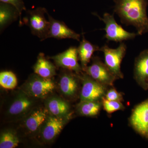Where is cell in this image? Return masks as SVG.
Listing matches in <instances>:
<instances>
[{"instance_id":"6da1fadb","label":"cell","mask_w":148,"mask_h":148,"mask_svg":"<svg viewBox=\"0 0 148 148\" xmlns=\"http://www.w3.org/2000/svg\"><path fill=\"white\" fill-rule=\"evenodd\" d=\"M114 12L126 25H132L138 34L148 32L146 0H114Z\"/></svg>"},{"instance_id":"7a4b0ae2","label":"cell","mask_w":148,"mask_h":148,"mask_svg":"<svg viewBox=\"0 0 148 148\" xmlns=\"http://www.w3.org/2000/svg\"><path fill=\"white\" fill-rule=\"evenodd\" d=\"M47 12L45 8L41 7L29 10L24 20L32 34L38 37L41 41L47 39L49 31L50 22L45 16Z\"/></svg>"},{"instance_id":"3957f363","label":"cell","mask_w":148,"mask_h":148,"mask_svg":"<svg viewBox=\"0 0 148 148\" xmlns=\"http://www.w3.org/2000/svg\"><path fill=\"white\" fill-rule=\"evenodd\" d=\"M94 14L105 23V38L109 41L121 42L123 41L133 39L138 35V34L127 32L123 29L117 23L113 14L106 12L103 14V17H100L96 14L94 13Z\"/></svg>"},{"instance_id":"277c9868","label":"cell","mask_w":148,"mask_h":148,"mask_svg":"<svg viewBox=\"0 0 148 148\" xmlns=\"http://www.w3.org/2000/svg\"><path fill=\"white\" fill-rule=\"evenodd\" d=\"M127 50V46L121 42L116 49L110 48L105 45L100 48V51L103 52L105 56V64L114 74L116 79L123 78L121 65Z\"/></svg>"},{"instance_id":"5b68a950","label":"cell","mask_w":148,"mask_h":148,"mask_svg":"<svg viewBox=\"0 0 148 148\" xmlns=\"http://www.w3.org/2000/svg\"><path fill=\"white\" fill-rule=\"evenodd\" d=\"M55 85L51 78H45L37 74L32 76L26 83L24 92L34 98H45L53 92Z\"/></svg>"},{"instance_id":"8992f818","label":"cell","mask_w":148,"mask_h":148,"mask_svg":"<svg viewBox=\"0 0 148 148\" xmlns=\"http://www.w3.org/2000/svg\"><path fill=\"white\" fill-rule=\"evenodd\" d=\"M83 71L93 79L105 86L112 85L116 79L106 64L97 57L93 58L92 64Z\"/></svg>"},{"instance_id":"52a82bcc","label":"cell","mask_w":148,"mask_h":148,"mask_svg":"<svg viewBox=\"0 0 148 148\" xmlns=\"http://www.w3.org/2000/svg\"><path fill=\"white\" fill-rule=\"evenodd\" d=\"M50 58L54 61L57 67L73 71L77 74H79L83 71L82 67L79 64L77 48L75 47H71L64 52Z\"/></svg>"},{"instance_id":"ba28073f","label":"cell","mask_w":148,"mask_h":148,"mask_svg":"<svg viewBox=\"0 0 148 148\" xmlns=\"http://www.w3.org/2000/svg\"><path fill=\"white\" fill-rule=\"evenodd\" d=\"M81 101H98L106 93V86L93 79L87 74L82 76Z\"/></svg>"},{"instance_id":"9c48e42d","label":"cell","mask_w":148,"mask_h":148,"mask_svg":"<svg viewBox=\"0 0 148 148\" xmlns=\"http://www.w3.org/2000/svg\"><path fill=\"white\" fill-rule=\"evenodd\" d=\"M50 22V27L47 39L54 38L57 39H72L79 41L80 35L70 29L64 22L53 18L48 12L47 13Z\"/></svg>"},{"instance_id":"30bf717a","label":"cell","mask_w":148,"mask_h":148,"mask_svg":"<svg viewBox=\"0 0 148 148\" xmlns=\"http://www.w3.org/2000/svg\"><path fill=\"white\" fill-rule=\"evenodd\" d=\"M32 97L26 92L18 93L9 108L8 114L11 117H22L28 115L34 105Z\"/></svg>"},{"instance_id":"8fae6325","label":"cell","mask_w":148,"mask_h":148,"mask_svg":"<svg viewBox=\"0 0 148 148\" xmlns=\"http://www.w3.org/2000/svg\"><path fill=\"white\" fill-rule=\"evenodd\" d=\"M132 127L140 134L146 135L148 130V100L138 105L130 117Z\"/></svg>"},{"instance_id":"7c38bea8","label":"cell","mask_w":148,"mask_h":148,"mask_svg":"<svg viewBox=\"0 0 148 148\" xmlns=\"http://www.w3.org/2000/svg\"><path fill=\"white\" fill-rule=\"evenodd\" d=\"M64 119L53 115L48 116L40 129H41V133L43 140L49 142L54 140L64 128Z\"/></svg>"},{"instance_id":"4fadbf2b","label":"cell","mask_w":148,"mask_h":148,"mask_svg":"<svg viewBox=\"0 0 148 148\" xmlns=\"http://www.w3.org/2000/svg\"><path fill=\"white\" fill-rule=\"evenodd\" d=\"M47 109L38 108L32 110L27 115L24 121V127L28 132L33 133L40 129L48 116Z\"/></svg>"},{"instance_id":"5bb4252c","label":"cell","mask_w":148,"mask_h":148,"mask_svg":"<svg viewBox=\"0 0 148 148\" xmlns=\"http://www.w3.org/2000/svg\"><path fill=\"white\" fill-rule=\"evenodd\" d=\"M21 17L18 11L15 7L8 3H0V30L1 32L17 18Z\"/></svg>"},{"instance_id":"9a60e30c","label":"cell","mask_w":148,"mask_h":148,"mask_svg":"<svg viewBox=\"0 0 148 148\" xmlns=\"http://www.w3.org/2000/svg\"><path fill=\"white\" fill-rule=\"evenodd\" d=\"M59 88L62 94L68 97H73L78 88L76 77L72 73H65L60 78Z\"/></svg>"},{"instance_id":"2e32d148","label":"cell","mask_w":148,"mask_h":148,"mask_svg":"<svg viewBox=\"0 0 148 148\" xmlns=\"http://www.w3.org/2000/svg\"><path fill=\"white\" fill-rule=\"evenodd\" d=\"M100 49L98 46L92 44L86 39L83 34L82 40L77 47L79 58L81 63L83 71L87 67L93 53L95 51L100 50Z\"/></svg>"},{"instance_id":"e0dca14e","label":"cell","mask_w":148,"mask_h":148,"mask_svg":"<svg viewBox=\"0 0 148 148\" xmlns=\"http://www.w3.org/2000/svg\"><path fill=\"white\" fill-rule=\"evenodd\" d=\"M34 70L35 74L45 78H51L56 74L55 66L42 53L39 54Z\"/></svg>"},{"instance_id":"ac0fdd59","label":"cell","mask_w":148,"mask_h":148,"mask_svg":"<svg viewBox=\"0 0 148 148\" xmlns=\"http://www.w3.org/2000/svg\"><path fill=\"white\" fill-rule=\"evenodd\" d=\"M134 75L141 84L148 79V50L141 53L135 60Z\"/></svg>"},{"instance_id":"d6986e66","label":"cell","mask_w":148,"mask_h":148,"mask_svg":"<svg viewBox=\"0 0 148 148\" xmlns=\"http://www.w3.org/2000/svg\"><path fill=\"white\" fill-rule=\"evenodd\" d=\"M47 109L51 115L64 119L69 115L70 108L68 103L57 97L49 98L46 104Z\"/></svg>"},{"instance_id":"ffe728a7","label":"cell","mask_w":148,"mask_h":148,"mask_svg":"<svg viewBox=\"0 0 148 148\" xmlns=\"http://www.w3.org/2000/svg\"><path fill=\"white\" fill-rule=\"evenodd\" d=\"M101 107L98 101H81L78 106L77 110L82 115L93 116L98 114Z\"/></svg>"},{"instance_id":"44dd1931","label":"cell","mask_w":148,"mask_h":148,"mask_svg":"<svg viewBox=\"0 0 148 148\" xmlns=\"http://www.w3.org/2000/svg\"><path fill=\"white\" fill-rule=\"evenodd\" d=\"M19 139L14 132L6 130L1 134L0 148H14L18 146Z\"/></svg>"},{"instance_id":"7402d4cb","label":"cell","mask_w":148,"mask_h":148,"mask_svg":"<svg viewBox=\"0 0 148 148\" xmlns=\"http://www.w3.org/2000/svg\"><path fill=\"white\" fill-rule=\"evenodd\" d=\"M0 85L3 88L13 89L17 85L16 76L13 72L5 71L0 73Z\"/></svg>"},{"instance_id":"603a6c76","label":"cell","mask_w":148,"mask_h":148,"mask_svg":"<svg viewBox=\"0 0 148 148\" xmlns=\"http://www.w3.org/2000/svg\"><path fill=\"white\" fill-rule=\"evenodd\" d=\"M102 102L103 108L108 113L111 114L124 108V106L120 101H110L103 97Z\"/></svg>"},{"instance_id":"cb8c5ba5","label":"cell","mask_w":148,"mask_h":148,"mask_svg":"<svg viewBox=\"0 0 148 148\" xmlns=\"http://www.w3.org/2000/svg\"><path fill=\"white\" fill-rule=\"evenodd\" d=\"M1 2L9 4L13 6L17 9L20 14L21 15L24 11L26 10V8L23 0H0Z\"/></svg>"},{"instance_id":"d4e9b609","label":"cell","mask_w":148,"mask_h":148,"mask_svg":"<svg viewBox=\"0 0 148 148\" xmlns=\"http://www.w3.org/2000/svg\"><path fill=\"white\" fill-rule=\"evenodd\" d=\"M105 98L110 101H120V102H121L123 99L121 94L117 91L114 88H112L109 90L106 94Z\"/></svg>"},{"instance_id":"484cf974","label":"cell","mask_w":148,"mask_h":148,"mask_svg":"<svg viewBox=\"0 0 148 148\" xmlns=\"http://www.w3.org/2000/svg\"><path fill=\"white\" fill-rule=\"evenodd\" d=\"M146 135H147V137H148V130L147 132V133H146Z\"/></svg>"}]
</instances>
